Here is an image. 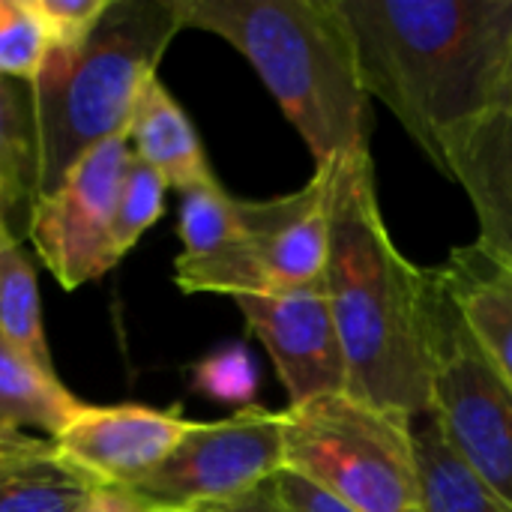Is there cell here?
<instances>
[{
  "mask_svg": "<svg viewBox=\"0 0 512 512\" xmlns=\"http://www.w3.org/2000/svg\"><path fill=\"white\" fill-rule=\"evenodd\" d=\"M273 489L282 501V507L288 512H357L354 507L342 504L339 498H333L330 492L318 489L315 483H309L306 477L282 468L273 477Z\"/></svg>",
  "mask_w": 512,
  "mask_h": 512,
  "instance_id": "25",
  "label": "cell"
},
{
  "mask_svg": "<svg viewBox=\"0 0 512 512\" xmlns=\"http://www.w3.org/2000/svg\"><path fill=\"white\" fill-rule=\"evenodd\" d=\"M336 159L315 165L306 186L267 201L240 198L234 243L207 258H177L174 279L186 294H285L324 282L330 255Z\"/></svg>",
  "mask_w": 512,
  "mask_h": 512,
  "instance_id": "6",
  "label": "cell"
},
{
  "mask_svg": "<svg viewBox=\"0 0 512 512\" xmlns=\"http://www.w3.org/2000/svg\"><path fill=\"white\" fill-rule=\"evenodd\" d=\"M162 512H207L204 507H192V510H162Z\"/></svg>",
  "mask_w": 512,
  "mask_h": 512,
  "instance_id": "31",
  "label": "cell"
},
{
  "mask_svg": "<svg viewBox=\"0 0 512 512\" xmlns=\"http://www.w3.org/2000/svg\"><path fill=\"white\" fill-rule=\"evenodd\" d=\"M504 261V258H501ZM504 267H507V273H510V279H512V261H504Z\"/></svg>",
  "mask_w": 512,
  "mask_h": 512,
  "instance_id": "32",
  "label": "cell"
},
{
  "mask_svg": "<svg viewBox=\"0 0 512 512\" xmlns=\"http://www.w3.org/2000/svg\"><path fill=\"white\" fill-rule=\"evenodd\" d=\"M180 195V258H207L234 243L240 228V198H234L219 180Z\"/></svg>",
  "mask_w": 512,
  "mask_h": 512,
  "instance_id": "20",
  "label": "cell"
},
{
  "mask_svg": "<svg viewBox=\"0 0 512 512\" xmlns=\"http://www.w3.org/2000/svg\"><path fill=\"white\" fill-rule=\"evenodd\" d=\"M414 417L348 393L285 408V468L357 512H423Z\"/></svg>",
  "mask_w": 512,
  "mask_h": 512,
  "instance_id": "5",
  "label": "cell"
},
{
  "mask_svg": "<svg viewBox=\"0 0 512 512\" xmlns=\"http://www.w3.org/2000/svg\"><path fill=\"white\" fill-rule=\"evenodd\" d=\"M495 108L512 111V39L510 54H507V66H504V78H501V93H498V105Z\"/></svg>",
  "mask_w": 512,
  "mask_h": 512,
  "instance_id": "30",
  "label": "cell"
},
{
  "mask_svg": "<svg viewBox=\"0 0 512 512\" xmlns=\"http://www.w3.org/2000/svg\"><path fill=\"white\" fill-rule=\"evenodd\" d=\"M129 159L132 147L126 135L102 141L72 165L54 192L39 195L30 210L27 237L66 291L120 264L111 231Z\"/></svg>",
  "mask_w": 512,
  "mask_h": 512,
  "instance_id": "9",
  "label": "cell"
},
{
  "mask_svg": "<svg viewBox=\"0 0 512 512\" xmlns=\"http://www.w3.org/2000/svg\"><path fill=\"white\" fill-rule=\"evenodd\" d=\"M51 54V42L30 0H0V78L30 84Z\"/></svg>",
  "mask_w": 512,
  "mask_h": 512,
  "instance_id": "22",
  "label": "cell"
},
{
  "mask_svg": "<svg viewBox=\"0 0 512 512\" xmlns=\"http://www.w3.org/2000/svg\"><path fill=\"white\" fill-rule=\"evenodd\" d=\"M432 417L477 483L512 512V393L471 342L429 270Z\"/></svg>",
  "mask_w": 512,
  "mask_h": 512,
  "instance_id": "7",
  "label": "cell"
},
{
  "mask_svg": "<svg viewBox=\"0 0 512 512\" xmlns=\"http://www.w3.org/2000/svg\"><path fill=\"white\" fill-rule=\"evenodd\" d=\"M321 288L345 354V393L414 420L432 414L429 270L402 255L384 222L372 153L336 159Z\"/></svg>",
  "mask_w": 512,
  "mask_h": 512,
  "instance_id": "1",
  "label": "cell"
},
{
  "mask_svg": "<svg viewBox=\"0 0 512 512\" xmlns=\"http://www.w3.org/2000/svg\"><path fill=\"white\" fill-rule=\"evenodd\" d=\"M111 0H30L51 51H72L78 48L105 15Z\"/></svg>",
  "mask_w": 512,
  "mask_h": 512,
  "instance_id": "24",
  "label": "cell"
},
{
  "mask_svg": "<svg viewBox=\"0 0 512 512\" xmlns=\"http://www.w3.org/2000/svg\"><path fill=\"white\" fill-rule=\"evenodd\" d=\"M9 243H18V228H15V219H12V210L6 204V195L0 189V249L9 246Z\"/></svg>",
  "mask_w": 512,
  "mask_h": 512,
  "instance_id": "29",
  "label": "cell"
},
{
  "mask_svg": "<svg viewBox=\"0 0 512 512\" xmlns=\"http://www.w3.org/2000/svg\"><path fill=\"white\" fill-rule=\"evenodd\" d=\"M432 273L459 312L471 342L512 393V279L504 261L474 240L456 246Z\"/></svg>",
  "mask_w": 512,
  "mask_h": 512,
  "instance_id": "13",
  "label": "cell"
},
{
  "mask_svg": "<svg viewBox=\"0 0 512 512\" xmlns=\"http://www.w3.org/2000/svg\"><path fill=\"white\" fill-rule=\"evenodd\" d=\"M126 138L132 153L180 192L216 180L198 129L159 78H153L138 99Z\"/></svg>",
  "mask_w": 512,
  "mask_h": 512,
  "instance_id": "14",
  "label": "cell"
},
{
  "mask_svg": "<svg viewBox=\"0 0 512 512\" xmlns=\"http://www.w3.org/2000/svg\"><path fill=\"white\" fill-rule=\"evenodd\" d=\"M78 512H162V507L129 486H96Z\"/></svg>",
  "mask_w": 512,
  "mask_h": 512,
  "instance_id": "27",
  "label": "cell"
},
{
  "mask_svg": "<svg viewBox=\"0 0 512 512\" xmlns=\"http://www.w3.org/2000/svg\"><path fill=\"white\" fill-rule=\"evenodd\" d=\"M234 303L270 354L288 405L345 393V354L321 285L285 294H246L234 297Z\"/></svg>",
  "mask_w": 512,
  "mask_h": 512,
  "instance_id": "10",
  "label": "cell"
},
{
  "mask_svg": "<svg viewBox=\"0 0 512 512\" xmlns=\"http://www.w3.org/2000/svg\"><path fill=\"white\" fill-rule=\"evenodd\" d=\"M438 171L477 213L480 246L512 261V111L492 108L441 135Z\"/></svg>",
  "mask_w": 512,
  "mask_h": 512,
  "instance_id": "12",
  "label": "cell"
},
{
  "mask_svg": "<svg viewBox=\"0 0 512 512\" xmlns=\"http://www.w3.org/2000/svg\"><path fill=\"white\" fill-rule=\"evenodd\" d=\"M192 390L201 396L222 402L252 408L258 396V366L246 345H225L204 360L192 366Z\"/></svg>",
  "mask_w": 512,
  "mask_h": 512,
  "instance_id": "23",
  "label": "cell"
},
{
  "mask_svg": "<svg viewBox=\"0 0 512 512\" xmlns=\"http://www.w3.org/2000/svg\"><path fill=\"white\" fill-rule=\"evenodd\" d=\"M207 512H288L282 507L276 489H273V480L252 489L249 495H240L234 501H222V504H207Z\"/></svg>",
  "mask_w": 512,
  "mask_h": 512,
  "instance_id": "28",
  "label": "cell"
},
{
  "mask_svg": "<svg viewBox=\"0 0 512 512\" xmlns=\"http://www.w3.org/2000/svg\"><path fill=\"white\" fill-rule=\"evenodd\" d=\"M192 426L195 423L183 417L180 405L168 411L144 405H84L81 414L51 441L54 453L96 486L132 489L174 453Z\"/></svg>",
  "mask_w": 512,
  "mask_h": 512,
  "instance_id": "11",
  "label": "cell"
},
{
  "mask_svg": "<svg viewBox=\"0 0 512 512\" xmlns=\"http://www.w3.org/2000/svg\"><path fill=\"white\" fill-rule=\"evenodd\" d=\"M165 189H168V183L162 180V174L153 171L147 162H141L132 153L123 186H120L117 210H114L111 246H114L117 258H123L141 240V234L159 222V216L165 210Z\"/></svg>",
  "mask_w": 512,
  "mask_h": 512,
  "instance_id": "21",
  "label": "cell"
},
{
  "mask_svg": "<svg viewBox=\"0 0 512 512\" xmlns=\"http://www.w3.org/2000/svg\"><path fill=\"white\" fill-rule=\"evenodd\" d=\"M285 468V411L243 408L219 423H195L174 453L132 489L162 510L234 501Z\"/></svg>",
  "mask_w": 512,
  "mask_h": 512,
  "instance_id": "8",
  "label": "cell"
},
{
  "mask_svg": "<svg viewBox=\"0 0 512 512\" xmlns=\"http://www.w3.org/2000/svg\"><path fill=\"white\" fill-rule=\"evenodd\" d=\"M183 30L177 0H111L72 51H51L30 81L39 135V195L102 141L126 135L156 66Z\"/></svg>",
  "mask_w": 512,
  "mask_h": 512,
  "instance_id": "4",
  "label": "cell"
},
{
  "mask_svg": "<svg viewBox=\"0 0 512 512\" xmlns=\"http://www.w3.org/2000/svg\"><path fill=\"white\" fill-rule=\"evenodd\" d=\"M414 441L423 512H510L477 483V477L453 453L432 414L417 417Z\"/></svg>",
  "mask_w": 512,
  "mask_h": 512,
  "instance_id": "17",
  "label": "cell"
},
{
  "mask_svg": "<svg viewBox=\"0 0 512 512\" xmlns=\"http://www.w3.org/2000/svg\"><path fill=\"white\" fill-rule=\"evenodd\" d=\"M78 402L57 378L33 369L0 333V426L60 435L78 414Z\"/></svg>",
  "mask_w": 512,
  "mask_h": 512,
  "instance_id": "16",
  "label": "cell"
},
{
  "mask_svg": "<svg viewBox=\"0 0 512 512\" xmlns=\"http://www.w3.org/2000/svg\"><path fill=\"white\" fill-rule=\"evenodd\" d=\"M96 483L48 453L0 477V512H78Z\"/></svg>",
  "mask_w": 512,
  "mask_h": 512,
  "instance_id": "19",
  "label": "cell"
},
{
  "mask_svg": "<svg viewBox=\"0 0 512 512\" xmlns=\"http://www.w3.org/2000/svg\"><path fill=\"white\" fill-rule=\"evenodd\" d=\"M0 189L15 228L27 231L39 198V135L30 84L12 78H0Z\"/></svg>",
  "mask_w": 512,
  "mask_h": 512,
  "instance_id": "15",
  "label": "cell"
},
{
  "mask_svg": "<svg viewBox=\"0 0 512 512\" xmlns=\"http://www.w3.org/2000/svg\"><path fill=\"white\" fill-rule=\"evenodd\" d=\"M183 27L234 45L300 132L315 165L369 150L372 96L339 0H177Z\"/></svg>",
  "mask_w": 512,
  "mask_h": 512,
  "instance_id": "3",
  "label": "cell"
},
{
  "mask_svg": "<svg viewBox=\"0 0 512 512\" xmlns=\"http://www.w3.org/2000/svg\"><path fill=\"white\" fill-rule=\"evenodd\" d=\"M366 93L438 168L441 135L498 105L512 0H339Z\"/></svg>",
  "mask_w": 512,
  "mask_h": 512,
  "instance_id": "2",
  "label": "cell"
},
{
  "mask_svg": "<svg viewBox=\"0 0 512 512\" xmlns=\"http://www.w3.org/2000/svg\"><path fill=\"white\" fill-rule=\"evenodd\" d=\"M0 333L33 369L57 378L42 327L36 270L18 243L0 249Z\"/></svg>",
  "mask_w": 512,
  "mask_h": 512,
  "instance_id": "18",
  "label": "cell"
},
{
  "mask_svg": "<svg viewBox=\"0 0 512 512\" xmlns=\"http://www.w3.org/2000/svg\"><path fill=\"white\" fill-rule=\"evenodd\" d=\"M48 453H54L51 438H36L24 429L0 426V477L27 465V462H36Z\"/></svg>",
  "mask_w": 512,
  "mask_h": 512,
  "instance_id": "26",
  "label": "cell"
}]
</instances>
